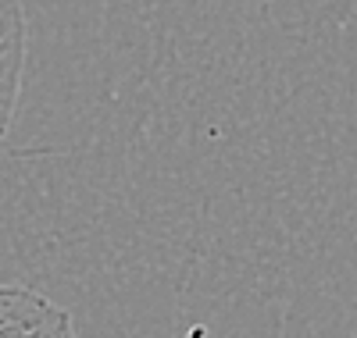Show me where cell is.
I'll return each instance as SVG.
<instances>
[{"label": "cell", "mask_w": 357, "mask_h": 338, "mask_svg": "<svg viewBox=\"0 0 357 338\" xmlns=\"http://www.w3.org/2000/svg\"><path fill=\"white\" fill-rule=\"evenodd\" d=\"M25 65V18L18 0H0V139H4L18 104Z\"/></svg>", "instance_id": "2"}, {"label": "cell", "mask_w": 357, "mask_h": 338, "mask_svg": "<svg viewBox=\"0 0 357 338\" xmlns=\"http://www.w3.org/2000/svg\"><path fill=\"white\" fill-rule=\"evenodd\" d=\"M0 338H75L72 317L25 285H0Z\"/></svg>", "instance_id": "1"}]
</instances>
